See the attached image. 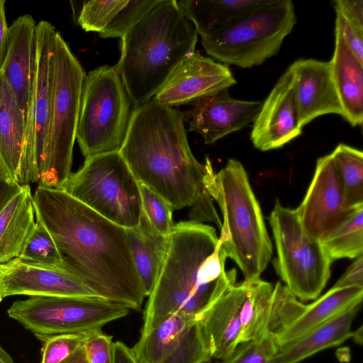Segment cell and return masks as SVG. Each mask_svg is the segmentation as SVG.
<instances>
[{"label":"cell","instance_id":"1","mask_svg":"<svg viewBox=\"0 0 363 363\" xmlns=\"http://www.w3.org/2000/svg\"><path fill=\"white\" fill-rule=\"evenodd\" d=\"M33 201L35 218L52 236L62 268L97 296L140 311L146 295L126 229L61 189L38 186Z\"/></svg>","mask_w":363,"mask_h":363},{"label":"cell","instance_id":"2","mask_svg":"<svg viewBox=\"0 0 363 363\" xmlns=\"http://www.w3.org/2000/svg\"><path fill=\"white\" fill-rule=\"evenodd\" d=\"M184 118V113L154 98L135 106L119 152L138 182L173 210L189 207V220L213 223L220 229L222 222L204 184L206 166L191 150Z\"/></svg>","mask_w":363,"mask_h":363},{"label":"cell","instance_id":"3","mask_svg":"<svg viewBox=\"0 0 363 363\" xmlns=\"http://www.w3.org/2000/svg\"><path fill=\"white\" fill-rule=\"evenodd\" d=\"M226 259L212 225L191 220L174 224L163 265L148 296L140 335L171 315L198 318L237 283L235 269L225 270Z\"/></svg>","mask_w":363,"mask_h":363},{"label":"cell","instance_id":"4","mask_svg":"<svg viewBox=\"0 0 363 363\" xmlns=\"http://www.w3.org/2000/svg\"><path fill=\"white\" fill-rule=\"evenodd\" d=\"M198 33L176 0H160L121 38L115 67L135 106L160 91L184 59L195 51Z\"/></svg>","mask_w":363,"mask_h":363},{"label":"cell","instance_id":"5","mask_svg":"<svg viewBox=\"0 0 363 363\" xmlns=\"http://www.w3.org/2000/svg\"><path fill=\"white\" fill-rule=\"evenodd\" d=\"M205 166L206 189L222 212L220 247L245 280L260 279L272 258V245L247 172L235 159L228 160L218 172L208 157Z\"/></svg>","mask_w":363,"mask_h":363},{"label":"cell","instance_id":"6","mask_svg":"<svg viewBox=\"0 0 363 363\" xmlns=\"http://www.w3.org/2000/svg\"><path fill=\"white\" fill-rule=\"evenodd\" d=\"M296 23L291 0H267L201 35L206 52L225 65L251 68L279 50Z\"/></svg>","mask_w":363,"mask_h":363},{"label":"cell","instance_id":"7","mask_svg":"<svg viewBox=\"0 0 363 363\" xmlns=\"http://www.w3.org/2000/svg\"><path fill=\"white\" fill-rule=\"evenodd\" d=\"M86 74L57 31L52 55V102L48 155L38 186L60 189L72 174V152Z\"/></svg>","mask_w":363,"mask_h":363},{"label":"cell","instance_id":"8","mask_svg":"<svg viewBox=\"0 0 363 363\" xmlns=\"http://www.w3.org/2000/svg\"><path fill=\"white\" fill-rule=\"evenodd\" d=\"M58 189L125 229L140 222V183L119 152L85 158L82 167Z\"/></svg>","mask_w":363,"mask_h":363},{"label":"cell","instance_id":"9","mask_svg":"<svg viewBox=\"0 0 363 363\" xmlns=\"http://www.w3.org/2000/svg\"><path fill=\"white\" fill-rule=\"evenodd\" d=\"M130 108L129 97L115 67L101 66L86 74L76 132L85 158L119 152Z\"/></svg>","mask_w":363,"mask_h":363},{"label":"cell","instance_id":"10","mask_svg":"<svg viewBox=\"0 0 363 363\" xmlns=\"http://www.w3.org/2000/svg\"><path fill=\"white\" fill-rule=\"evenodd\" d=\"M269 223L276 247V272L297 299H316L330 279L333 263L320 240L304 230L296 209L284 206L279 200L274 203Z\"/></svg>","mask_w":363,"mask_h":363},{"label":"cell","instance_id":"11","mask_svg":"<svg viewBox=\"0 0 363 363\" xmlns=\"http://www.w3.org/2000/svg\"><path fill=\"white\" fill-rule=\"evenodd\" d=\"M130 309L100 297L33 296L8 309L39 339L68 333H90L127 315Z\"/></svg>","mask_w":363,"mask_h":363},{"label":"cell","instance_id":"12","mask_svg":"<svg viewBox=\"0 0 363 363\" xmlns=\"http://www.w3.org/2000/svg\"><path fill=\"white\" fill-rule=\"evenodd\" d=\"M57 30L48 21L36 25L35 65L26 119L21 185L38 183L45 168L52 102V55Z\"/></svg>","mask_w":363,"mask_h":363},{"label":"cell","instance_id":"13","mask_svg":"<svg viewBox=\"0 0 363 363\" xmlns=\"http://www.w3.org/2000/svg\"><path fill=\"white\" fill-rule=\"evenodd\" d=\"M139 363H208L211 356L197 318L171 315L131 348Z\"/></svg>","mask_w":363,"mask_h":363},{"label":"cell","instance_id":"14","mask_svg":"<svg viewBox=\"0 0 363 363\" xmlns=\"http://www.w3.org/2000/svg\"><path fill=\"white\" fill-rule=\"evenodd\" d=\"M355 208L344 197L331 155L319 157L306 194L296 209L304 230L321 241Z\"/></svg>","mask_w":363,"mask_h":363},{"label":"cell","instance_id":"15","mask_svg":"<svg viewBox=\"0 0 363 363\" xmlns=\"http://www.w3.org/2000/svg\"><path fill=\"white\" fill-rule=\"evenodd\" d=\"M236 83L227 65L194 51L178 65L153 98L171 107L193 104Z\"/></svg>","mask_w":363,"mask_h":363},{"label":"cell","instance_id":"16","mask_svg":"<svg viewBox=\"0 0 363 363\" xmlns=\"http://www.w3.org/2000/svg\"><path fill=\"white\" fill-rule=\"evenodd\" d=\"M301 133L291 65L262 103L253 121L250 140L257 149L268 151L281 147Z\"/></svg>","mask_w":363,"mask_h":363},{"label":"cell","instance_id":"17","mask_svg":"<svg viewBox=\"0 0 363 363\" xmlns=\"http://www.w3.org/2000/svg\"><path fill=\"white\" fill-rule=\"evenodd\" d=\"M2 297L13 295L99 297L62 268L31 265L17 258L1 264Z\"/></svg>","mask_w":363,"mask_h":363},{"label":"cell","instance_id":"18","mask_svg":"<svg viewBox=\"0 0 363 363\" xmlns=\"http://www.w3.org/2000/svg\"><path fill=\"white\" fill-rule=\"evenodd\" d=\"M262 103L232 98L228 89L198 100L189 113V130L201 135L206 144H213L253 122Z\"/></svg>","mask_w":363,"mask_h":363},{"label":"cell","instance_id":"19","mask_svg":"<svg viewBox=\"0 0 363 363\" xmlns=\"http://www.w3.org/2000/svg\"><path fill=\"white\" fill-rule=\"evenodd\" d=\"M294 93L300 126L326 114L342 116V110L332 78L330 62L299 59L291 64Z\"/></svg>","mask_w":363,"mask_h":363},{"label":"cell","instance_id":"20","mask_svg":"<svg viewBox=\"0 0 363 363\" xmlns=\"http://www.w3.org/2000/svg\"><path fill=\"white\" fill-rule=\"evenodd\" d=\"M35 20L30 14L18 17L9 27V46L2 67L26 119L35 65Z\"/></svg>","mask_w":363,"mask_h":363},{"label":"cell","instance_id":"21","mask_svg":"<svg viewBox=\"0 0 363 363\" xmlns=\"http://www.w3.org/2000/svg\"><path fill=\"white\" fill-rule=\"evenodd\" d=\"M245 282L229 287L199 318L211 357L223 359L240 343Z\"/></svg>","mask_w":363,"mask_h":363},{"label":"cell","instance_id":"22","mask_svg":"<svg viewBox=\"0 0 363 363\" xmlns=\"http://www.w3.org/2000/svg\"><path fill=\"white\" fill-rule=\"evenodd\" d=\"M361 304L348 308L280 346L268 363H299L323 350L339 345L351 338L352 324Z\"/></svg>","mask_w":363,"mask_h":363},{"label":"cell","instance_id":"23","mask_svg":"<svg viewBox=\"0 0 363 363\" xmlns=\"http://www.w3.org/2000/svg\"><path fill=\"white\" fill-rule=\"evenodd\" d=\"M335 42L330 61L332 78L342 110V118L354 127L363 122V64L335 30Z\"/></svg>","mask_w":363,"mask_h":363},{"label":"cell","instance_id":"24","mask_svg":"<svg viewBox=\"0 0 363 363\" xmlns=\"http://www.w3.org/2000/svg\"><path fill=\"white\" fill-rule=\"evenodd\" d=\"M30 185L22 186L0 211V264L18 258L36 224Z\"/></svg>","mask_w":363,"mask_h":363},{"label":"cell","instance_id":"25","mask_svg":"<svg viewBox=\"0 0 363 363\" xmlns=\"http://www.w3.org/2000/svg\"><path fill=\"white\" fill-rule=\"evenodd\" d=\"M26 117L2 71L0 72V156L21 185Z\"/></svg>","mask_w":363,"mask_h":363},{"label":"cell","instance_id":"26","mask_svg":"<svg viewBox=\"0 0 363 363\" xmlns=\"http://www.w3.org/2000/svg\"><path fill=\"white\" fill-rule=\"evenodd\" d=\"M363 287H332L313 303L305 305L301 313L276 338L279 347L298 337L348 308L361 304Z\"/></svg>","mask_w":363,"mask_h":363},{"label":"cell","instance_id":"27","mask_svg":"<svg viewBox=\"0 0 363 363\" xmlns=\"http://www.w3.org/2000/svg\"><path fill=\"white\" fill-rule=\"evenodd\" d=\"M126 231L138 273L148 296L163 265L169 237L160 234L152 226L143 211L138 225Z\"/></svg>","mask_w":363,"mask_h":363},{"label":"cell","instance_id":"28","mask_svg":"<svg viewBox=\"0 0 363 363\" xmlns=\"http://www.w3.org/2000/svg\"><path fill=\"white\" fill-rule=\"evenodd\" d=\"M244 282L240 342L269 336L274 313V286L261 278Z\"/></svg>","mask_w":363,"mask_h":363},{"label":"cell","instance_id":"29","mask_svg":"<svg viewBox=\"0 0 363 363\" xmlns=\"http://www.w3.org/2000/svg\"><path fill=\"white\" fill-rule=\"evenodd\" d=\"M267 0L177 1L201 36L256 8Z\"/></svg>","mask_w":363,"mask_h":363},{"label":"cell","instance_id":"30","mask_svg":"<svg viewBox=\"0 0 363 363\" xmlns=\"http://www.w3.org/2000/svg\"><path fill=\"white\" fill-rule=\"evenodd\" d=\"M330 155L346 201L353 208L363 206L362 151L340 143Z\"/></svg>","mask_w":363,"mask_h":363},{"label":"cell","instance_id":"31","mask_svg":"<svg viewBox=\"0 0 363 363\" xmlns=\"http://www.w3.org/2000/svg\"><path fill=\"white\" fill-rule=\"evenodd\" d=\"M320 242L333 262L363 255V206L356 208Z\"/></svg>","mask_w":363,"mask_h":363},{"label":"cell","instance_id":"32","mask_svg":"<svg viewBox=\"0 0 363 363\" xmlns=\"http://www.w3.org/2000/svg\"><path fill=\"white\" fill-rule=\"evenodd\" d=\"M17 259L31 265L62 268L61 258L52 236L38 220L32 234Z\"/></svg>","mask_w":363,"mask_h":363},{"label":"cell","instance_id":"33","mask_svg":"<svg viewBox=\"0 0 363 363\" xmlns=\"http://www.w3.org/2000/svg\"><path fill=\"white\" fill-rule=\"evenodd\" d=\"M128 0H94L82 3L77 22L85 31L99 33L111 24Z\"/></svg>","mask_w":363,"mask_h":363},{"label":"cell","instance_id":"34","mask_svg":"<svg viewBox=\"0 0 363 363\" xmlns=\"http://www.w3.org/2000/svg\"><path fill=\"white\" fill-rule=\"evenodd\" d=\"M143 211L152 226L169 237L174 228L173 209L162 197L144 184H140Z\"/></svg>","mask_w":363,"mask_h":363},{"label":"cell","instance_id":"35","mask_svg":"<svg viewBox=\"0 0 363 363\" xmlns=\"http://www.w3.org/2000/svg\"><path fill=\"white\" fill-rule=\"evenodd\" d=\"M269 336L240 342L220 363H268L279 349Z\"/></svg>","mask_w":363,"mask_h":363},{"label":"cell","instance_id":"36","mask_svg":"<svg viewBox=\"0 0 363 363\" xmlns=\"http://www.w3.org/2000/svg\"><path fill=\"white\" fill-rule=\"evenodd\" d=\"M160 0H128L114 21L99 33L104 38H122L143 16Z\"/></svg>","mask_w":363,"mask_h":363},{"label":"cell","instance_id":"37","mask_svg":"<svg viewBox=\"0 0 363 363\" xmlns=\"http://www.w3.org/2000/svg\"><path fill=\"white\" fill-rule=\"evenodd\" d=\"M90 333L60 334L42 339L45 344L41 363L61 362L83 346Z\"/></svg>","mask_w":363,"mask_h":363},{"label":"cell","instance_id":"38","mask_svg":"<svg viewBox=\"0 0 363 363\" xmlns=\"http://www.w3.org/2000/svg\"><path fill=\"white\" fill-rule=\"evenodd\" d=\"M112 336L101 330L90 333L84 345L89 363H113Z\"/></svg>","mask_w":363,"mask_h":363},{"label":"cell","instance_id":"39","mask_svg":"<svg viewBox=\"0 0 363 363\" xmlns=\"http://www.w3.org/2000/svg\"><path fill=\"white\" fill-rule=\"evenodd\" d=\"M335 28L347 46L360 63L363 64V28L335 11Z\"/></svg>","mask_w":363,"mask_h":363},{"label":"cell","instance_id":"40","mask_svg":"<svg viewBox=\"0 0 363 363\" xmlns=\"http://www.w3.org/2000/svg\"><path fill=\"white\" fill-rule=\"evenodd\" d=\"M0 156V211L21 189Z\"/></svg>","mask_w":363,"mask_h":363},{"label":"cell","instance_id":"41","mask_svg":"<svg viewBox=\"0 0 363 363\" xmlns=\"http://www.w3.org/2000/svg\"><path fill=\"white\" fill-rule=\"evenodd\" d=\"M363 287V255L355 258L333 287Z\"/></svg>","mask_w":363,"mask_h":363},{"label":"cell","instance_id":"42","mask_svg":"<svg viewBox=\"0 0 363 363\" xmlns=\"http://www.w3.org/2000/svg\"><path fill=\"white\" fill-rule=\"evenodd\" d=\"M334 4L335 11L363 28V1L337 0Z\"/></svg>","mask_w":363,"mask_h":363},{"label":"cell","instance_id":"43","mask_svg":"<svg viewBox=\"0 0 363 363\" xmlns=\"http://www.w3.org/2000/svg\"><path fill=\"white\" fill-rule=\"evenodd\" d=\"M5 0H0V72L2 69L9 46V26L7 25Z\"/></svg>","mask_w":363,"mask_h":363},{"label":"cell","instance_id":"44","mask_svg":"<svg viewBox=\"0 0 363 363\" xmlns=\"http://www.w3.org/2000/svg\"><path fill=\"white\" fill-rule=\"evenodd\" d=\"M113 363H139L131 348L121 341L113 343Z\"/></svg>","mask_w":363,"mask_h":363},{"label":"cell","instance_id":"45","mask_svg":"<svg viewBox=\"0 0 363 363\" xmlns=\"http://www.w3.org/2000/svg\"><path fill=\"white\" fill-rule=\"evenodd\" d=\"M60 363H89L84 345Z\"/></svg>","mask_w":363,"mask_h":363},{"label":"cell","instance_id":"46","mask_svg":"<svg viewBox=\"0 0 363 363\" xmlns=\"http://www.w3.org/2000/svg\"><path fill=\"white\" fill-rule=\"evenodd\" d=\"M0 363H14L12 357L0 345Z\"/></svg>","mask_w":363,"mask_h":363},{"label":"cell","instance_id":"47","mask_svg":"<svg viewBox=\"0 0 363 363\" xmlns=\"http://www.w3.org/2000/svg\"><path fill=\"white\" fill-rule=\"evenodd\" d=\"M362 334V326H360L357 330L353 331L352 338L356 343L362 345L363 340Z\"/></svg>","mask_w":363,"mask_h":363},{"label":"cell","instance_id":"48","mask_svg":"<svg viewBox=\"0 0 363 363\" xmlns=\"http://www.w3.org/2000/svg\"><path fill=\"white\" fill-rule=\"evenodd\" d=\"M1 264H0V302L1 301L3 297L1 294Z\"/></svg>","mask_w":363,"mask_h":363}]
</instances>
